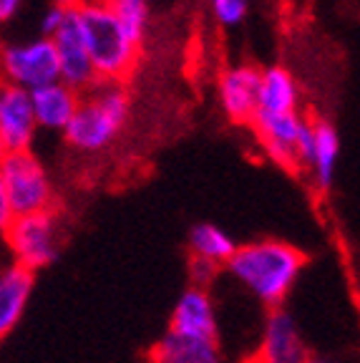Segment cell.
I'll use <instances>...</instances> for the list:
<instances>
[{"label":"cell","mask_w":360,"mask_h":363,"mask_svg":"<svg viewBox=\"0 0 360 363\" xmlns=\"http://www.w3.org/2000/svg\"><path fill=\"white\" fill-rule=\"evenodd\" d=\"M225 270V265H217V262L202 260V257L189 255V278H191V288L197 290H207L209 285L217 280V275Z\"/></svg>","instance_id":"obj_20"},{"label":"cell","mask_w":360,"mask_h":363,"mask_svg":"<svg viewBox=\"0 0 360 363\" xmlns=\"http://www.w3.org/2000/svg\"><path fill=\"white\" fill-rule=\"evenodd\" d=\"M13 220V212H11V204H8L6 197V187H3V177H0V233H3V227Z\"/></svg>","instance_id":"obj_23"},{"label":"cell","mask_w":360,"mask_h":363,"mask_svg":"<svg viewBox=\"0 0 360 363\" xmlns=\"http://www.w3.org/2000/svg\"><path fill=\"white\" fill-rule=\"evenodd\" d=\"M313 351L303 343L293 320L282 308H272L267 318L265 338L259 348L242 363H308Z\"/></svg>","instance_id":"obj_10"},{"label":"cell","mask_w":360,"mask_h":363,"mask_svg":"<svg viewBox=\"0 0 360 363\" xmlns=\"http://www.w3.org/2000/svg\"><path fill=\"white\" fill-rule=\"evenodd\" d=\"M209 6L222 26H240L247 16V0H209Z\"/></svg>","instance_id":"obj_21"},{"label":"cell","mask_w":360,"mask_h":363,"mask_svg":"<svg viewBox=\"0 0 360 363\" xmlns=\"http://www.w3.org/2000/svg\"><path fill=\"white\" fill-rule=\"evenodd\" d=\"M308 363H325V361H322V358H315V356H313V358H310Z\"/></svg>","instance_id":"obj_26"},{"label":"cell","mask_w":360,"mask_h":363,"mask_svg":"<svg viewBox=\"0 0 360 363\" xmlns=\"http://www.w3.org/2000/svg\"><path fill=\"white\" fill-rule=\"evenodd\" d=\"M129 108V94L121 84H96L81 94L74 119L63 129L66 144L79 152H101L124 129Z\"/></svg>","instance_id":"obj_3"},{"label":"cell","mask_w":360,"mask_h":363,"mask_svg":"<svg viewBox=\"0 0 360 363\" xmlns=\"http://www.w3.org/2000/svg\"><path fill=\"white\" fill-rule=\"evenodd\" d=\"M232 252H235V242L227 238L222 230L212 225H197L189 235V255L202 257V260L225 265L230 262Z\"/></svg>","instance_id":"obj_18"},{"label":"cell","mask_w":360,"mask_h":363,"mask_svg":"<svg viewBox=\"0 0 360 363\" xmlns=\"http://www.w3.org/2000/svg\"><path fill=\"white\" fill-rule=\"evenodd\" d=\"M58 222H61V212L48 210L13 217L3 227V238H6L11 252L16 255V265H23L35 272L38 267L48 265L56 257Z\"/></svg>","instance_id":"obj_5"},{"label":"cell","mask_w":360,"mask_h":363,"mask_svg":"<svg viewBox=\"0 0 360 363\" xmlns=\"http://www.w3.org/2000/svg\"><path fill=\"white\" fill-rule=\"evenodd\" d=\"M169 333L217 343V325H214L212 303H209L207 290L189 288L181 295L179 306H176L174 315H171Z\"/></svg>","instance_id":"obj_13"},{"label":"cell","mask_w":360,"mask_h":363,"mask_svg":"<svg viewBox=\"0 0 360 363\" xmlns=\"http://www.w3.org/2000/svg\"><path fill=\"white\" fill-rule=\"evenodd\" d=\"M76 18L99 81L121 84L136 66L141 45L131 40L106 0H81Z\"/></svg>","instance_id":"obj_2"},{"label":"cell","mask_w":360,"mask_h":363,"mask_svg":"<svg viewBox=\"0 0 360 363\" xmlns=\"http://www.w3.org/2000/svg\"><path fill=\"white\" fill-rule=\"evenodd\" d=\"M35 272L23 265H11L0 275V340L21 320L23 308L33 290Z\"/></svg>","instance_id":"obj_14"},{"label":"cell","mask_w":360,"mask_h":363,"mask_svg":"<svg viewBox=\"0 0 360 363\" xmlns=\"http://www.w3.org/2000/svg\"><path fill=\"white\" fill-rule=\"evenodd\" d=\"M113 16L124 26V30L131 35L134 43H144L149 26V3L147 0H106Z\"/></svg>","instance_id":"obj_19"},{"label":"cell","mask_w":360,"mask_h":363,"mask_svg":"<svg viewBox=\"0 0 360 363\" xmlns=\"http://www.w3.org/2000/svg\"><path fill=\"white\" fill-rule=\"evenodd\" d=\"M81 0H56V6L66 8V11H74V8H79Z\"/></svg>","instance_id":"obj_25"},{"label":"cell","mask_w":360,"mask_h":363,"mask_svg":"<svg viewBox=\"0 0 360 363\" xmlns=\"http://www.w3.org/2000/svg\"><path fill=\"white\" fill-rule=\"evenodd\" d=\"M0 81L23 91L58 81V56L51 38H33L0 48Z\"/></svg>","instance_id":"obj_6"},{"label":"cell","mask_w":360,"mask_h":363,"mask_svg":"<svg viewBox=\"0 0 360 363\" xmlns=\"http://www.w3.org/2000/svg\"><path fill=\"white\" fill-rule=\"evenodd\" d=\"M300 91L295 76L282 66H270L259 71V96L257 108L259 111L272 113H287L298 111Z\"/></svg>","instance_id":"obj_16"},{"label":"cell","mask_w":360,"mask_h":363,"mask_svg":"<svg viewBox=\"0 0 360 363\" xmlns=\"http://www.w3.org/2000/svg\"><path fill=\"white\" fill-rule=\"evenodd\" d=\"M23 0H0V23L11 21L18 11H21Z\"/></svg>","instance_id":"obj_24"},{"label":"cell","mask_w":360,"mask_h":363,"mask_svg":"<svg viewBox=\"0 0 360 363\" xmlns=\"http://www.w3.org/2000/svg\"><path fill=\"white\" fill-rule=\"evenodd\" d=\"M310 134H313V147H310V169L315 172V182L320 192H327L332 184V172L338 164L340 139L335 126L327 119H310Z\"/></svg>","instance_id":"obj_15"},{"label":"cell","mask_w":360,"mask_h":363,"mask_svg":"<svg viewBox=\"0 0 360 363\" xmlns=\"http://www.w3.org/2000/svg\"><path fill=\"white\" fill-rule=\"evenodd\" d=\"M305 265L308 255L303 250L282 240H259L235 247L227 262V267L244 285H249L259 295V301L270 306V311L280 308Z\"/></svg>","instance_id":"obj_1"},{"label":"cell","mask_w":360,"mask_h":363,"mask_svg":"<svg viewBox=\"0 0 360 363\" xmlns=\"http://www.w3.org/2000/svg\"><path fill=\"white\" fill-rule=\"evenodd\" d=\"M149 363H220V343L167 333L149 351Z\"/></svg>","instance_id":"obj_17"},{"label":"cell","mask_w":360,"mask_h":363,"mask_svg":"<svg viewBox=\"0 0 360 363\" xmlns=\"http://www.w3.org/2000/svg\"><path fill=\"white\" fill-rule=\"evenodd\" d=\"M28 96H30L35 126H43V129H53V131L66 129L68 121L74 119V113L81 101L79 91H74L71 86L63 84V81H53V84H45L40 89L28 91Z\"/></svg>","instance_id":"obj_12"},{"label":"cell","mask_w":360,"mask_h":363,"mask_svg":"<svg viewBox=\"0 0 360 363\" xmlns=\"http://www.w3.org/2000/svg\"><path fill=\"white\" fill-rule=\"evenodd\" d=\"M51 40L56 45L58 56V81H63V84L71 86L79 94H86L96 84H101L94 71L89 51H86L84 33H81L79 18H76V8L68 11L66 21H63V26Z\"/></svg>","instance_id":"obj_8"},{"label":"cell","mask_w":360,"mask_h":363,"mask_svg":"<svg viewBox=\"0 0 360 363\" xmlns=\"http://www.w3.org/2000/svg\"><path fill=\"white\" fill-rule=\"evenodd\" d=\"M147 3H149V0H147Z\"/></svg>","instance_id":"obj_27"},{"label":"cell","mask_w":360,"mask_h":363,"mask_svg":"<svg viewBox=\"0 0 360 363\" xmlns=\"http://www.w3.org/2000/svg\"><path fill=\"white\" fill-rule=\"evenodd\" d=\"M0 177L13 217L58 210L51 179L30 149L0 154Z\"/></svg>","instance_id":"obj_4"},{"label":"cell","mask_w":360,"mask_h":363,"mask_svg":"<svg viewBox=\"0 0 360 363\" xmlns=\"http://www.w3.org/2000/svg\"><path fill=\"white\" fill-rule=\"evenodd\" d=\"M35 129L28 91L0 81V154L30 149Z\"/></svg>","instance_id":"obj_9"},{"label":"cell","mask_w":360,"mask_h":363,"mask_svg":"<svg viewBox=\"0 0 360 363\" xmlns=\"http://www.w3.org/2000/svg\"><path fill=\"white\" fill-rule=\"evenodd\" d=\"M259 96V68L230 66L220 76V104L235 124H252Z\"/></svg>","instance_id":"obj_11"},{"label":"cell","mask_w":360,"mask_h":363,"mask_svg":"<svg viewBox=\"0 0 360 363\" xmlns=\"http://www.w3.org/2000/svg\"><path fill=\"white\" fill-rule=\"evenodd\" d=\"M305 121L298 111H287V113H272V111H254L252 116V126L257 131L259 142L265 147L267 157L272 162L282 167V169L293 172H303V162H300L298 154V144H300V134L305 129Z\"/></svg>","instance_id":"obj_7"},{"label":"cell","mask_w":360,"mask_h":363,"mask_svg":"<svg viewBox=\"0 0 360 363\" xmlns=\"http://www.w3.org/2000/svg\"><path fill=\"white\" fill-rule=\"evenodd\" d=\"M66 16H68V11L66 8H61V6H53L51 11L45 13V18H43V35L45 38H53V35L58 33V28L63 26V21H66Z\"/></svg>","instance_id":"obj_22"}]
</instances>
